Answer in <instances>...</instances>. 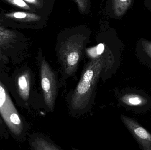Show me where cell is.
I'll return each mask as SVG.
<instances>
[{
	"label": "cell",
	"instance_id": "cell-10",
	"mask_svg": "<svg viewBox=\"0 0 151 150\" xmlns=\"http://www.w3.org/2000/svg\"><path fill=\"white\" fill-rule=\"evenodd\" d=\"M37 149L46 150H59L55 145L43 139H40L37 142Z\"/></svg>",
	"mask_w": 151,
	"mask_h": 150
},
{
	"label": "cell",
	"instance_id": "cell-1",
	"mask_svg": "<svg viewBox=\"0 0 151 150\" xmlns=\"http://www.w3.org/2000/svg\"><path fill=\"white\" fill-rule=\"evenodd\" d=\"M105 67L106 62L103 56L93 59L87 64L71 98L73 109L80 112L89 105L98 81Z\"/></svg>",
	"mask_w": 151,
	"mask_h": 150
},
{
	"label": "cell",
	"instance_id": "cell-4",
	"mask_svg": "<svg viewBox=\"0 0 151 150\" xmlns=\"http://www.w3.org/2000/svg\"><path fill=\"white\" fill-rule=\"evenodd\" d=\"M40 76L45 104L53 111L57 95V82L55 72L45 60L41 63Z\"/></svg>",
	"mask_w": 151,
	"mask_h": 150
},
{
	"label": "cell",
	"instance_id": "cell-11",
	"mask_svg": "<svg viewBox=\"0 0 151 150\" xmlns=\"http://www.w3.org/2000/svg\"><path fill=\"white\" fill-rule=\"evenodd\" d=\"M18 85L19 89L25 92L26 96L29 95V85L27 78L25 75L20 76L18 79Z\"/></svg>",
	"mask_w": 151,
	"mask_h": 150
},
{
	"label": "cell",
	"instance_id": "cell-12",
	"mask_svg": "<svg viewBox=\"0 0 151 150\" xmlns=\"http://www.w3.org/2000/svg\"><path fill=\"white\" fill-rule=\"evenodd\" d=\"M9 3L18 7L27 10H30L31 8L24 0H5Z\"/></svg>",
	"mask_w": 151,
	"mask_h": 150
},
{
	"label": "cell",
	"instance_id": "cell-3",
	"mask_svg": "<svg viewBox=\"0 0 151 150\" xmlns=\"http://www.w3.org/2000/svg\"><path fill=\"white\" fill-rule=\"evenodd\" d=\"M122 105L136 113L147 112L151 107V97L142 90L127 89L119 96Z\"/></svg>",
	"mask_w": 151,
	"mask_h": 150
},
{
	"label": "cell",
	"instance_id": "cell-8",
	"mask_svg": "<svg viewBox=\"0 0 151 150\" xmlns=\"http://www.w3.org/2000/svg\"><path fill=\"white\" fill-rule=\"evenodd\" d=\"M142 49L143 55L140 57L142 63L151 69V42L144 41Z\"/></svg>",
	"mask_w": 151,
	"mask_h": 150
},
{
	"label": "cell",
	"instance_id": "cell-9",
	"mask_svg": "<svg viewBox=\"0 0 151 150\" xmlns=\"http://www.w3.org/2000/svg\"><path fill=\"white\" fill-rule=\"evenodd\" d=\"M104 49V45L103 44H99L95 47L87 49V53L90 57L95 59L100 56Z\"/></svg>",
	"mask_w": 151,
	"mask_h": 150
},
{
	"label": "cell",
	"instance_id": "cell-14",
	"mask_svg": "<svg viewBox=\"0 0 151 150\" xmlns=\"http://www.w3.org/2000/svg\"><path fill=\"white\" fill-rule=\"evenodd\" d=\"M25 1L31 4H34L35 6L40 7V3L39 0H24Z\"/></svg>",
	"mask_w": 151,
	"mask_h": 150
},
{
	"label": "cell",
	"instance_id": "cell-2",
	"mask_svg": "<svg viewBox=\"0 0 151 150\" xmlns=\"http://www.w3.org/2000/svg\"><path fill=\"white\" fill-rule=\"evenodd\" d=\"M84 40L83 35L75 34L63 42L60 46L59 57L64 71L67 75H72L77 70Z\"/></svg>",
	"mask_w": 151,
	"mask_h": 150
},
{
	"label": "cell",
	"instance_id": "cell-7",
	"mask_svg": "<svg viewBox=\"0 0 151 150\" xmlns=\"http://www.w3.org/2000/svg\"><path fill=\"white\" fill-rule=\"evenodd\" d=\"M131 0H112L113 9L114 14L119 16L124 14Z\"/></svg>",
	"mask_w": 151,
	"mask_h": 150
},
{
	"label": "cell",
	"instance_id": "cell-5",
	"mask_svg": "<svg viewBox=\"0 0 151 150\" xmlns=\"http://www.w3.org/2000/svg\"><path fill=\"white\" fill-rule=\"evenodd\" d=\"M125 127L142 150H151V134L135 120L125 115L121 116Z\"/></svg>",
	"mask_w": 151,
	"mask_h": 150
},
{
	"label": "cell",
	"instance_id": "cell-13",
	"mask_svg": "<svg viewBox=\"0 0 151 150\" xmlns=\"http://www.w3.org/2000/svg\"><path fill=\"white\" fill-rule=\"evenodd\" d=\"M81 12L84 13L88 7V0H75Z\"/></svg>",
	"mask_w": 151,
	"mask_h": 150
},
{
	"label": "cell",
	"instance_id": "cell-6",
	"mask_svg": "<svg viewBox=\"0 0 151 150\" xmlns=\"http://www.w3.org/2000/svg\"><path fill=\"white\" fill-rule=\"evenodd\" d=\"M41 17L34 13L24 11H13L0 15V23H8L11 25L19 26L20 24L39 21Z\"/></svg>",
	"mask_w": 151,
	"mask_h": 150
}]
</instances>
